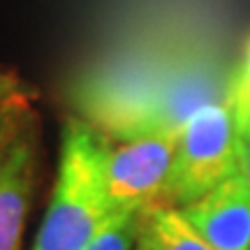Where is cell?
<instances>
[{
  "mask_svg": "<svg viewBox=\"0 0 250 250\" xmlns=\"http://www.w3.org/2000/svg\"><path fill=\"white\" fill-rule=\"evenodd\" d=\"M109 144L86 121L70 118L62 130L61 160L51 202L33 250H86L111 218L104 188Z\"/></svg>",
  "mask_w": 250,
  "mask_h": 250,
  "instance_id": "obj_1",
  "label": "cell"
},
{
  "mask_svg": "<svg viewBox=\"0 0 250 250\" xmlns=\"http://www.w3.org/2000/svg\"><path fill=\"white\" fill-rule=\"evenodd\" d=\"M239 169L236 121L227 102H204L179 125L176 151L160 206H181L220 186Z\"/></svg>",
  "mask_w": 250,
  "mask_h": 250,
  "instance_id": "obj_2",
  "label": "cell"
},
{
  "mask_svg": "<svg viewBox=\"0 0 250 250\" xmlns=\"http://www.w3.org/2000/svg\"><path fill=\"white\" fill-rule=\"evenodd\" d=\"M179 127L155 130L118 148L109 146L104 188L111 215L160 206L176 151Z\"/></svg>",
  "mask_w": 250,
  "mask_h": 250,
  "instance_id": "obj_3",
  "label": "cell"
},
{
  "mask_svg": "<svg viewBox=\"0 0 250 250\" xmlns=\"http://www.w3.org/2000/svg\"><path fill=\"white\" fill-rule=\"evenodd\" d=\"M181 213L215 250H250V183L241 167Z\"/></svg>",
  "mask_w": 250,
  "mask_h": 250,
  "instance_id": "obj_4",
  "label": "cell"
},
{
  "mask_svg": "<svg viewBox=\"0 0 250 250\" xmlns=\"http://www.w3.org/2000/svg\"><path fill=\"white\" fill-rule=\"evenodd\" d=\"M37 176V153L21 137L0 162V250H19Z\"/></svg>",
  "mask_w": 250,
  "mask_h": 250,
  "instance_id": "obj_5",
  "label": "cell"
},
{
  "mask_svg": "<svg viewBox=\"0 0 250 250\" xmlns=\"http://www.w3.org/2000/svg\"><path fill=\"white\" fill-rule=\"evenodd\" d=\"M139 243L148 250H215L174 206H151L142 211Z\"/></svg>",
  "mask_w": 250,
  "mask_h": 250,
  "instance_id": "obj_6",
  "label": "cell"
},
{
  "mask_svg": "<svg viewBox=\"0 0 250 250\" xmlns=\"http://www.w3.org/2000/svg\"><path fill=\"white\" fill-rule=\"evenodd\" d=\"M139 220L142 213L137 211L111 215L86 250H134L139 241Z\"/></svg>",
  "mask_w": 250,
  "mask_h": 250,
  "instance_id": "obj_7",
  "label": "cell"
},
{
  "mask_svg": "<svg viewBox=\"0 0 250 250\" xmlns=\"http://www.w3.org/2000/svg\"><path fill=\"white\" fill-rule=\"evenodd\" d=\"M30 118L33 111L28 104V95L0 100V162L9 153V148L28 134Z\"/></svg>",
  "mask_w": 250,
  "mask_h": 250,
  "instance_id": "obj_8",
  "label": "cell"
},
{
  "mask_svg": "<svg viewBox=\"0 0 250 250\" xmlns=\"http://www.w3.org/2000/svg\"><path fill=\"white\" fill-rule=\"evenodd\" d=\"M225 102L232 109V116L236 125L243 123L250 116V35L243 46V56L239 61V67L234 70L232 79L227 83Z\"/></svg>",
  "mask_w": 250,
  "mask_h": 250,
  "instance_id": "obj_9",
  "label": "cell"
},
{
  "mask_svg": "<svg viewBox=\"0 0 250 250\" xmlns=\"http://www.w3.org/2000/svg\"><path fill=\"white\" fill-rule=\"evenodd\" d=\"M236 139H239V167L250 183V116L236 125Z\"/></svg>",
  "mask_w": 250,
  "mask_h": 250,
  "instance_id": "obj_10",
  "label": "cell"
},
{
  "mask_svg": "<svg viewBox=\"0 0 250 250\" xmlns=\"http://www.w3.org/2000/svg\"><path fill=\"white\" fill-rule=\"evenodd\" d=\"M17 95H26V90H23V86L12 74H7L5 79H0V100L17 98Z\"/></svg>",
  "mask_w": 250,
  "mask_h": 250,
  "instance_id": "obj_11",
  "label": "cell"
},
{
  "mask_svg": "<svg viewBox=\"0 0 250 250\" xmlns=\"http://www.w3.org/2000/svg\"><path fill=\"white\" fill-rule=\"evenodd\" d=\"M134 250H148V248H146V246H142V243L137 241V248H134Z\"/></svg>",
  "mask_w": 250,
  "mask_h": 250,
  "instance_id": "obj_12",
  "label": "cell"
},
{
  "mask_svg": "<svg viewBox=\"0 0 250 250\" xmlns=\"http://www.w3.org/2000/svg\"><path fill=\"white\" fill-rule=\"evenodd\" d=\"M7 77V72H0V79H5Z\"/></svg>",
  "mask_w": 250,
  "mask_h": 250,
  "instance_id": "obj_13",
  "label": "cell"
}]
</instances>
